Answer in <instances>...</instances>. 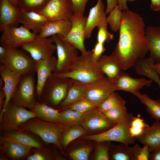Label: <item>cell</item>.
<instances>
[{
	"label": "cell",
	"mask_w": 160,
	"mask_h": 160,
	"mask_svg": "<svg viewBox=\"0 0 160 160\" xmlns=\"http://www.w3.org/2000/svg\"><path fill=\"white\" fill-rule=\"evenodd\" d=\"M155 61L153 57L150 55L147 58L139 59L133 67L137 74L148 77L156 83L160 88V77L154 67Z\"/></svg>",
	"instance_id": "25"
},
{
	"label": "cell",
	"mask_w": 160,
	"mask_h": 160,
	"mask_svg": "<svg viewBox=\"0 0 160 160\" xmlns=\"http://www.w3.org/2000/svg\"><path fill=\"white\" fill-rule=\"evenodd\" d=\"M133 147V160H149L151 152L148 145L143 144V146L141 148L136 143Z\"/></svg>",
	"instance_id": "42"
},
{
	"label": "cell",
	"mask_w": 160,
	"mask_h": 160,
	"mask_svg": "<svg viewBox=\"0 0 160 160\" xmlns=\"http://www.w3.org/2000/svg\"><path fill=\"white\" fill-rule=\"evenodd\" d=\"M51 37L47 38L36 37L21 47V49L28 53L36 61L44 59L52 56L57 50Z\"/></svg>",
	"instance_id": "11"
},
{
	"label": "cell",
	"mask_w": 160,
	"mask_h": 160,
	"mask_svg": "<svg viewBox=\"0 0 160 160\" xmlns=\"http://www.w3.org/2000/svg\"><path fill=\"white\" fill-rule=\"evenodd\" d=\"M110 141L97 143L94 159L96 160H109V152L111 143Z\"/></svg>",
	"instance_id": "41"
},
{
	"label": "cell",
	"mask_w": 160,
	"mask_h": 160,
	"mask_svg": "<svg viewBox=\"0 0 160 160\" xmlns=\"http://www.w3.org/2000/svg\"><path fill=\"white\" fill-rule=\"evenodd\" d=\"M98 32L97 36V42L104 44L107 43L113 39V35L109 32L107 29V23L105 22L98 27Z\"/></svg>",
	"instance_id": "43"
},
{
	"label": "cell",
	"mask_w": 160,
	"mask_h": 160,
	"mask_svg": "<svg viewBox=\"0 0 160 160\" xmlns=\"http://www.w3.org/2000/svg\"><path fill=\"white\" fill-rule=\"evenodd\" d=\"M109 14L106 17V22L109 24L111 30L116 32L119 30L120 26L122 12L117 5Z\"/></svg>",
	"instance_id": "38"
},
{
	"label": "cell",
	"mask_w": 160,
	"mask_h": 160,
	"mask_svg": "<svg viewBox=\"0 0 160 160\" xmlns=\"http://www.w3.org/2000/svg\"><path fill=\"white\" fill-rule=\"evenodd\" d=\"M36 117L48 121L61 123L60 113L44 103L38 102L31 110Z\"/></svg>",
	"instance_id": "28"
},
{
	"label": "cell",
	"mask_w": 160,
	"mask_h": 160,
	"mask_svg": "<svg viewBox=\"0 0 160 160\" xmlns=\"http://www.w3.org/2000/svg\"><path fill=\"white\" fill-rule=\"evenodd\" d=\"M35 73L23 75L19 81L11 100L17 105L31 110L36 102V84Z\"/></svg>",
	"instance_id": "8"
},
{
	"label": "cell",
	"mask_w": 160,
	"mask_h": 160,
	"mask_svg": "<svg viewBox=\"0 0 160 160\" xmlns=\"http://www.w3.org/2000/svg\"><path fill=\"white\" fill-rule=\"evenodd\" d=\"M71 26V22L69 20L48 21L44 25L41 32L36 36L47 38L54 35H59L65 37L70 32Z\"/></svg>",
	"instance_id": "24"
},
{
	"label": "cell",
	"mask_w": 160,
	"mask_h": 160,
	"mask_svg": "<svg viewBox=\"0 0 160 160\" xmlns=\"http://www.w3.org/2000/svg\"><path fill=\"white\" fill-rule=\"evenodd\" d=\"M57 62V59L53 55L48 58L36 61V72L37 73L36 95L39 100L46 82L53 73Z\"/></svg>",
	"instance_id": "17"
},
{
	"label": "cell",
	"mask_w": 160,
	"mask_h": 160,
	"mask_svg": "<svg viewBox=\"0 0 160 160\" xmlns=\"http://www.w3.org/2000/svg\"><path fill=\"white\" fill-rule=\"evenodd\" d=\"M4 87V83L1 77L0 78V90H3Z\"/></svg>",
	"instance_id": "55"
},
{
	"label": "cell",
	"mask_w": 160,
	"mask_h": 160,
	"mask_svg": "<svg viewBox=\"0 0 160 160\" xmlns=\"http://www.w3.org/2000/svg\"><path fill=\"white\" fill-rule=\"evenodd\" d=\"M136 139L143 144L148 145L151 152L160 147V121H156L151 126L146 128Z\"/></svg>",
	"instance_id": "26"
},
{
	"label": "cell",
	"mask_w": 160,
	"mask_h": 160,
	"mask_svg": "<svg viewBox=\"0 0 160 160\" xmlns=\"http://www.w3.org/2000/svg\"><path fill=\"white\" fill-rule=\"evenodd\" d=\"M136 0H117L118 5L119 9L121 11L127 10L129 9L127 4V2H132Z\"/></svg>",
	"instance_id": "50"
},
{
	"label": "cell",
	"mask_w": 160,
	"mask_h": 160,
	"mask_svg": "<svg viewBox=\"0 0 160 160\" xmlns=\"http://www.w3.org/2000/svg\"><path fill=\"white\" fill-rule=\"evenodd\" d=\"M0 73L1 77L4 83L3 90L5 95L3 109L0 115V118L10 101L17 84L22 76L12 71L4 65L1 64L0 65Z\"/></svg>",
	"instance_id": "18"
},
{
	"label": "cell",
	"mask_w": 160,
	"mask_h": 160,
	"mask_svg": "<svg viewBox=\"0 0 160 160\" xmlns=\"http://www.w3.org/2000/svg\"><path fill=\"white\" fill-rule=\"evenodd\" d=\"M87 18V17L84 15L74 14L71 20L72 26L70 32L65 37L62 36L79 50L82 55H86L88 53L84 42V29Z\"/></svg>",
	"instance_id": "14"
},
{
	"label": "cell",
	"mask_w": 160,
	"mask_h": 160,
	"mask_svg": "<svg viewBox=\"0 0 160 160\" xmlns=\"http://www.w3.org/2000/svg\"><path fill=\"white\" fill-rule=\"evenodd\" d=\"M14 6L16 7L18 0H8Z\"/></svg>",
	"instance_id": "56"
},
{
	"label": "cell",
	"mask_w": 160,
	"mask_h": 160,
	"mask_svg": "<svg viewBox=\"0 0 160 160\" xmlns=\"http://www.w3.org/2000/svg\"><path fill=\"white\" fill-rule=\"evenodd\" d=\"M154 67L160 77V63L157 62L155 63Z\"/></svg>",
	"instance_id": "54"
},
{
	"label": "cell",
	"mask_w": 160,
	"mask_h": 160,
	"mask_svg": "<svg viewBox=\"0 0 160 160\" xmlns=\"http://www.w3.org/2000/svg\"><path fill=\"white\" fill-rule=\"evenodd\" d=\"M37 12L45 17L48 21H71L75 14L69 0H49Z\"/></svg>",
	"instance_id": "12"
},
{
	"label": "cell",
	"mask_w": 160,
	"mask_h": 160,
	"mask_svg": "<svg viewBox=\"0 0 160 160\" xmlns=\"http://www.w3.org/2000/svg\"><path fill=\"white\" fill-rule=\"evenodd\" d=\"M98 68L113 82H116L122 70L114 52L109 55H101L96 62Z\"/></svg>",
	"instance_id": "20"
},
{
	"label": "cell",
	"mask_w": 160,
	"mask_h": 160,
	"mask_svg": "<svg viewBox=\"0 0 160 160\" xmlns=\"http://www.w3.org/2000/svg\"><path fill=\"white\" fill-rule=\"evenodd\" d=\"M54 73L60 76L88 84L95 83L106 77L97 67L96 62L93 58L92 51H88L86 55L81 54L78 56L69 71L61 73Z\"/></svg>",
	"instance_id": "2"
},
{
	"label": "cell",
	"mask_w": 160,
	"mask_h": 160,
	"mask_svg": "<svg viewBox=\"0 0 160 160\" xmlns=\"http://www.w3.org/2000/svg\"><path fill=\"white\" fill-rule=\"evenodd\" d=\"M36 117L31 111L18 106L10 100L0 118V131L5 134L17 130L22 124Z\"/></svg>",
	"instance_id": "6"
},
{
	"label": "cell",
	"mask_w": 160,
	"mask_h": 160,
	"mask_svg": "<svg viewBox=\"0 0 160 160\" xmlns=\"http://www.w3.org/2000/svg\"><path fill=\"white\" fill-rule=\"evenodd\" d=\"M153 81L141 77L135 78L122 71L116 83L117 90L127 91L132 94L139 99L142 95L140 90L144 86L150 87Z\"/></svg>",
	"instance_id": "16"
},
{
	"label": "cell",
	"mask_w": 160,
	"mask_h": 160,
	"mask_svg": "<svg viewBox=\"0 0 160 160\" xmlns=\"http://www.w3.org/2000/svg\"><path fill=\"white\" fill-rule=\"evenodd\" d=\"M48 21L45 17L37 12L22 11L17 20L18 23L22 24L25 28L36 35L40 33Z\"/></svg>",
	"instance_id": "22"
},
{
	"label": "cell",
	"mask_w": 160,
	"mask_h": 160,
	"mask_svg": "<svg viewBox=\"0 0 160 160\" xmlns=\"http://www.w3.org/2000/svg\"><path fill=\"white\" fill-rule=\"evenodd\" d=\"M65 128L66 126L61 123L45 121L36 117L22 124L19 129L37 135L46 143L56 145L64 153L60 140Z\"/></svg>",
	"instance_id": "3"
},
{
	"label": "cell",
	"mask_w": 160,
	"mask_h": 160,
	"mask_svg": "<svg viewBox=\"0 0 160 160\" xmlns=\"http://www.w3.org/2000/svg\"><path fill=\"white\" fill-rule=\"evenodd\" d=\"M149 126L141 118L140 114H138L137 117L133 116L130 125V126L132 127L144 129Z\"/></svg>",
	"instance_id": "47"
},
{
	"label": "cell",
	"mask_w": 160,
	"mask_h": 160,
	"mask_svg": "<svg viewBox=\"0 0 160 160\" xmlns=\"http://www.w3.org/2000/svg\"><path fill=\"white\" fill-rule=\"evenodd\" d=\"M97 107L85 113L83 120L80 124L90 135H95L104 132L115 125L110 122L103 113Z\"/></svg>",
	"instance_id": "13"
},
{
	"label": "cell",
	"mask_w": 160,
	"mask_h": 160,
	"mask_svg": "<svg viewBox=\"0 0 160 160\" xmlns=\"http://www.w3.org/2000/svg\"><path fill=\"white\" fill-rule=\"evenodd\" d=\"M133 117L132 113H129L124 121L104 132L97 134L85 135L80 137L84 140L93 141L96 143L114 141L127 145L133 144L136 140L131 135L129 130Z\"/></svg>",
	"instance_id": "4"
},
{
	"label": "cell",
	"mask_w": 160,
	"mask_h": 160,
	"mask_svg": "<svg viewBox=\"0 0 160 160\" xmlns=\"http://www.w3.org/2000/svg\"><path fill=\"white\" fill-rule=\"evenodd\" d=\"M65 129L62 133L61 143L64 147H67L76 139L89 134L81 125H74L65 126Z\"/></svg>",
	"instance_id": "32"
},
{
	"label": "cell",
	"mask_w": 160,
	"mask_h": 160,
	"mask_svg": "<svg viewBox=\"0 0 160 160\" xmlns=\"http://www.w3.org/2000/svg\"><path fill=\"white\" fill-rule=\"evenodd\" d=\"M5 98V95L3 90H0V110L1 112L3 109L4 104L3 101L4 99Z\"/></svg>",
	"instance_id": "53"
},
{
	"label": "cell",
	"mask_w": 160,
	"mask_h": 160,
	"mask_svg": "<svg viewBox=\"0 0 160 160\" xmlns=\"http://www.w3.org/2000/svg\"><path fill=\"white\" fill-rule=\"evenodd\" d=\"M126 102L115 92H112L97 107V109L103 113L111 109L125 106Z\"/></svg>",
	"instance_id": "33"
},
{
	"label": "cell",
	"mask_w": 160,
	"mask_h": 160,
	"mask_svg": "<svg viewBox=\"0 0 160 160\" xmlns=\"http://www.w3.org/2000/svg\"><path fill=\"white\" fill-rule=\"evenodd\" d=\"M41 152L39 150L34 151L33 154L28 157L27 159L28 160H45L54 159L53 157L49 153Z\"/></svg>",
	"instance_id": "45"
},
{
	"label": "cell",
	"mask_w": 160,
	"mask_h": 160,
	"mask_svg": "<svg viewBox=\"0 0 160 160\" xmlns=\"http://www.w3.org/2000/svg\"><path fill=\"white\" fill-rule=\"evenodd\" d=\"M2 139L13 141L30 147L42 148V145L37 141L20 132H11L4 134Z\"/></svg>",
	"instance_id": "31"
},
{
	"label": "cell",
	"mask_w": 160,
	"mask_h": 160,
	"mask_svg": "<svg viewBox=\"0 0 160 160\" xmlns=\"http://www.w3.org/2000/svg\"><path fill=\"white\" fill-rule=\"evenodd\" d=\"M56 46L57 59L53 73H61L70 71L78 56V49L59 35L51 36Z\"/></svg>",
	"instance_id": "9"
},
{
	"label": "cell",
	"mask_w": 160,
	"mask_h": 160,
	"mask_svg": "<svg viewBox=\"0 0 160 160\" xmlns=\"http://www.w3.org/2000/svg\"><path fill=\"white\" fill-rule=\"evenodd\" d=\"M64 110L60 113L61 123L65 126L80 125L83 120L85 113H81L69 109Z\"/></svg>",
	"instance_id": "35"
},
{
	"label": "cell",
	"mask_w": 160,
	"mask_h": 160,
	"mask_svg": "<svg viewBox=\"0 0 160 160\" xmlns=\"http://www.w3.org/2000/svg\"><path fill=\"white\" fill-rule=\"evenodd\" d=\"M96 82L85 83L71 79L67 95L59 105V107L62 109L84 97L88 91Z\"/></svg>",
	"instance_id": "21"
},
{
	"label": "cell",
	"mask_w": 160,
	"mask_h": 160,
	"mask_svg": "<svg viewBox=\"0 0 160 160\" xmlns=\"http://www.w3.org/2000/svg\"><path fill=\"white\" fill-rule=\"evenodd\" d=\"M7 55V52L5 47L2 46H0V62L3 64L4 62Z\"/></svg>",
	"instance_id": "52"
},
{
	"label": "cell",
	"mask_w": 160,
	"mask_h": 160,
	"mask_svg": "<svg viewBox=\"0 0 160 160\" xmlns=\"http://www.w3.org/2000/svg\"><path fill=\"white\" fill-rule=\"evenodd\" d=\"M150 153L149 160H160V147L157 148Z\"/></svg>",
	"instance_id": "49"
},
{
	"label": "cell",
	"mask_w": 160,
	"mask_h": 160,
	"mask_svg": "<svg viewBox=\"0 0 160 160\" xmlns=\"http://www.w3.org/2000/svg\"><path fill=\"white\" fill-rule=\"evenodd\" d=\"M2 32L0 39L1 45L16 48L33 40L37 35L25 28L23 25L19 27L8 25L4 28Z\"/></svg>",
	"instance_id": "10"
},
{
	"label": "cell",
	"mask_w": 160,
	"mask_h": 160,
	"mask_svg": "<svg viewBox=\"0 0 160 160\" xmlns=\"http://www.w3.org/2000/svg\"><path fill=\"white\" fill-rule=\"evenodd\" d=\"M103 113L110 122L115 125L124 121L129 114L125 106L113 108Z\"/></svg>",
	"instance_id": "36"
},
{
	"label": "cell",
	"mask_w": 160,
	"mask_h": 160,
	"mask_svg": "<svg viewBox=\"0 0 160 160\" xmlns=\"http://www.w3.org/2000/svg\"><path fill=\"white\" fill-rule=\"evenodd\" d=\"M150 7L154 11H160V0H151Z\"/></svg>",
	"instance_id": "51"
},
{
	"label": "cell",
	"mask_w": 160,
	"mask_h": 160,
	"mask_svg": "<svg viewBox=\"0 0 160 160\" xmlns=\"http://www.w3.org/2000/svg\"><path fill=\"white\" fill-rule=\"evenodd\" d=\"M75 14L83 15L86 4L89 0H69Z\"/></svg>",
	"instance_id": "44"
},
{
	"label": "cell",
	"mask_w": 160,
	"mask_h": 160,
	"mask_svg": "<svg viewBox=\"0 0 160 160\" xmlns=\"http://www.w3.org/2000/svg\"><path fill=\"white\" fill-rule=\"evenodd\" d=\"M105 5L102 0H97L96 5L89 11L84 29V40L90 37L93 29L106 22Z\"/></svg>",
	"instance_id": "19"
},
{
	"label": "cell",
	"mask_w": 160,
	"mask_h": 160,
	"mask_svg": "<svg viewBox=\"0 0 160 160\" xmlns=\"http://www.w3.org/2000/svg\"><path fill=\"white\" fill-rule=\"evenodd\" d=\"M116 90V83L106 77L96 82L84 97L97 107L110 94Z\"/></svg>",
	"instance_id": "15"
},
{
	"label": "cell",
	"mask_w": 160,
	"mask_h": 160,
	"mask_svg": "<svg viewBox=\"0 0 160 160\" xmlns=\"http://www.w3.org/2000/svg\"><path fill=\"white\" fill-rule=\"evenodd\" d=\"M150 55L157 63H160V26H149L145 28Z\"/></svg>",
	"instance_id": "27"
},
{
	"label": "cell",
	"mask_w": 160,
	"mask_h": 160,
	"mask_svg": "<svg viewBox=\"0 0 160 160\" xmlns=\"http://www.w3.org/2000/svg\"><path fill=\"white\" fill-rule=\"evenodd\" d=\"M96 107H97L84 97L62 109H69L80 113H84Z\"/></svg>",
	"instance_id": "40"
},
{
	"label": "cell",
	"mask_w": 160,
	"mask_h": 160,
	"mask_svg": "<svg viewBox=\"0 0 160 160\" xmlns=\"http://www.w3.org/2000/svg\"><path fill=\"white\" fill-rule=\"evenodd\" d=\"M2 149L8 156L13 159L25 156L30 152L31 148L19 143L2 139Z\"/></svg>",
	"instance_id": "29"
},
{
	"label": "cell",
	"mask_w": 160,
	"mask_h": 160,
	"mask_svg": "<svg viewBox=\"0 0 160 160\" xmlns=\"http://www.w3.org/2000/svg\"><path fill=\"white\" fill-rule=\"evenodd\" d=\"M49 0H18L17 7L22 11L38 12Z\"/></svg>",
	"instance_id": "37"
},
{
	"label": "cell",
	"mask_w": 160,
	"mask_h": 160,
	"mask_svg": "<svg viewBox=\"0 0 160 160\" xmlns=\"http://www.w3.org/2000/svg\"><path fill=\"white\" fill-rule=\"evenodd\" d=\"M4 47L7 55L2 64L12 71L22 76L35 73L36 61L28 53L18 48Z\"/></svg>",
	"instance_id": "7"
},
{
	"label": "cell",
	"mask_w": 160,
	"mask_h": 160,
	"mask_svg": "<svg viewBox=\"0 0 160 160\" xmlns=\"http://www.w3.org/2000/svg\"><path fill=\"white\" fill-rule=\"evenodd\" d=\"M71 81L70 78L60 76L53 73L44 84L39 101L43 99L42 103L59 105L67 95Z\"/></svg>",
	"instance_id": "5"
},
{
	"label": "cell",
	"mask_w": 160,
	"mask_h": 160,
	"mask_svg": "<svg viewBox=\"0 0 160 160\" xmlns=\"http://www.w3.org/2000/svg\"><path fill=\"white\" fill-rule=\"evenodd\" d=\"M139 100L146 106L151 118L156 121H160V99L153 100L147 95L143 94Z\"/></svg>",
	"instance_id": "34"
},
{
	"label": "cell",
	"mask_w": 160,
	"mask_h": 160,
	"mask_svg": "<svg viewBox=\"0 0 160 160\" xmlns=\"http://www.w3.org/2000/svg\"><path fill=\"white\" fill-rule=\"evenodd\" d=\"M22 10L13 6L8 0H0V31L8 25L17 27V18Z\"/></svg>",
	"instance_id": "23"
},
{
	"label": "cell",
	"mask_w": 160,
	"mask_h": 160,
	"mask_svg": "<svg viewBox=\"0 0 160 160\" xmlns=\"http://www.w3.org/2000/svg\"><path fill=\"white\" fill-rule=\"evenodd\" d=\"M105 50V49L104 47V44L97 42L94 48L92 50L93 58L96 62H97L101 56L102 54Z\"/></svg>",
	"instance_id": "46"
},
{
	"label": "cell",
	"mask_w": 160,
	"mask_h": 160,
	"mask_svg": "<svg viewBox=\"0 0 160 160\" xmlns=\"http://www.w3.org/2000/svg\"><path fill=\"white\" fill-rule=\"evenodd\" d=\"M107 6L105 12L106 14H109L113 8L118 4L117 0H106Z\"/></svg>",
	"instance_id": "48"
},
{
	"label": "cell",
	"mask_w": 160,
	"mask_h": 160,
	"mask_svg": "<svg viewBox=\"0 0 160 160\" xmlns=\"http://www.w3.org/2000/svg\"><path fill=\"white\" fill-rule=\"evenodd\" d=\"M133 147H129L121 143L119 144H111L109 152V159L133 160Z\"/></svg>",
	"instance_id": "30"
},
{
	"label": "cell",
	"mask_w": 160,
	"mask_h": 160,
	"mask_svg": "<svg viewBox=\"0 0 160 160\" xmlns=\"http://www.w3.org/2000/svg\"><path fill=\"white\" fill-rule=\"evenodd\" d=\"M143 19L137 13L128 9L122 12L119 35L114 53L122 70L133 67L149 51Z\"/></svg>",
	"instance_id": "1"
},
{
	"label": "cell",
	"mask_w": 160,
	"mask_h": 160,
	"mask_svg": "<svg viewBox=\"0 0 160 160\" xmlns=\"http://www.w3.org/2000/svg\"><path fill=\"white\" fill-rule=\"evenodd\" d=\"M92 148L91 145L81 144L71 151L69 153L70 156L73 160H87Z\"/></svg>",
	"instance_id": "39"
}]
</instances>
